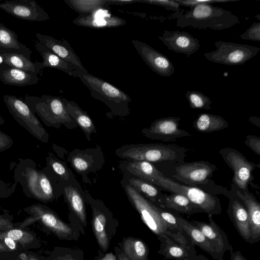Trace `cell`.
I'll use <instances>...</instances> for the list:
<instances>
[{"label":"cell","mask_w":260,"mask_h":260,"mask_svg":"<svg viewBox=\"0 0 260 260\" xmlns=\"http://www.w3.org/2000/svg\"><path fill=\"white\" fill-rule=\"evenodd\" d=\"M240 23L239 18L231 11L211 4H200L190 8L177 18L179 28L221 30Z\"/></svg>","instance_id":"obj_1"},{"label":"cell","mask_w":260,"mask_h":260,"mask_svg":"<svg viewBox=\"0 0 260 260\" xmlns=\"http://www.w3.org/2000/svg\"><path fill=\"white\" fill-rule=\"evenodd\" d=\"M188 148L174 144L153 143L125 145L116 150L121 158L149 162L174 161L181 164Z\"/></svg>","instance_id":"obj_2"},{"label":"cell","mask_w":260,"mask_h":260,"mask_svg":"<svg viewBox=\"0 0 260 260\" xmlns=\"http://www.w3.org/2000/svg\"><path fill=\"white\" fill-rule=\"evenodd\" d=\"M217 169L215 165L208 160L183 162L175 167L173 177L186 185L200 188L211 194H222L227 197L229 190L216 185L211 179Z\"/></svg>","instance_id":"obj_3"},{"label":"cell","mask_w":260,"mask_h":260,"mask_svg":"<svg viewBox=\"0 0 260 260\" xmlns=\"http://www.w3.org/2000/svg\"><path fill=\"white\" fill-rule=\"evenodd\" d=\"M77 77L88 88L91 95L106 104L113 113L117 114L128 113V105L132 100L126 93L108 82L90 74L87 71L80 72Z\"/></svg>","instance_id":"obj_4"},{"label":"cell","mask_w":260,"mask_h":260,"mask_svg":"<svg viewBox=\"0 0 260 260\" xmlns=\"http://www.w3.org/2000/svg\"><path fill=\"white\" fill-rule=\"evenodd\" d=\"M151 184L157 185L165 190L184 196L207 215H218L222 212L220 199L216 196L197 187L179 184L164 176L159 170Z\"/></svg>","instance_id":"obj_5"},{"label":"cell","mask_w":260,"mask_h":260,"mask_svg":"<svg viewBox=\"0 0 260 260\" xmlns=\"http://www.w3.org/2000/svg\"><path fill=\"white\" fill-rule=\"evenodd\" d=\"M23 100L47 126L58 127L61 124H71L74 122L66 111L62 97L48 94L39 97L26 94Z\"/></svg>","instance_id":"obj_6"},{"label":"cell","mask_w":260,"mask_h":260,"mask_svg":"<svg viewBox=\"0 0 260 260\" xmlns=\"http://www.w3.org/2000/svg\"><path fill=\"white\" fill-rule=\"evenodd\" d=\"M3 100L9 113L21 126L41 142H48V133L24 100L8 94L3 95Z\"/></svg>","instance_id":"obj_7"},{"label":"cell","mask_w":260,"mask_h":260,"mask_svg":"<svg viewBox=\"0 0 260 260\" xmlns=\"http://www.w3.org/2000/svg\"><path fill=\"white\" fill-rule=\"evenodd\" d=\"M214 45L216 50L206 52L204 56L211 62L226 66L242 64L260 51L257 47L223 41H216Z\"/></svg>","instance_id":"obj_8"},{"label":"cell","mask_w":260,"mask_h":260,"mask_svg":"<svg viewBox=\"0 0 260 260\" xmlns=\"http://www.w3.org/2000/svg\"><path fill=\"white\" fill-rule=\"evenodd\" d=\"M218 153L233 171L232 184L242 191L249 190L248 186L254 179L252 172L256 167L260 168V164L249 161L241 152L232 147L222 148Z\"/></svg>","instance_id":"obj_9"},{"label":"cell","mask_w":260,"mask_h":260,"mask_svg":"<svg viewBox=\"0 0 260 260\" xmlns=\"http://www.w3.org/2000/svg\"><path fill=\"white\" fill-rule=\"evenodd\" d=\"M126 193L133 206L138 211L142 220L157 237L167 235L170 238L168 227L160 217L158 207L145 199L130 185L125 188Z\"/></svg>","instance_id":"obj_10"},{"label":"cell","mask_w":260,"mask_h":260,"mask_svg":"<svg viewBox=\"0 0 260 260\" xmlns=\"http://www.w3.org/2000/svg\"><path fill=\"white\" fill-rule=\"evenodd\" d=\"M29 216L22 222L15 224L18 228L23 229L36 221H39L56 236L67 237L72 233L70 226L62 222L57 216L47 206L40 204H32L24 209Z\"/></svg>","instance_id":"obj_11"},{"label":"cell","mask_w":260,"mask_h":260,"mask_svg":"<svg viewBox=\"0 0 260 260\" xmlns=\"http://www.w3.org/2000/svg\"><path fill=\"white\" fill-rule=\"evenodd\" d=\"M17 164L13 162V178L20 183L25 197L42 202L40 190V170L35 161L30 158H18Z\"/></svg>","instance_id":"obj_12"},{"label":"cell","mask_w":260,"mask_h":260,"mask_svg":"<svg viewBox=\"0 0 260 260\" xmlns=\"http://www.w3.org/2000/svg\"><path fill=\"white\" fill-rule=\"evenodd\" d=\"M180 120L179 117H161L154 120L149 128L143 129L142 132L148 138L165 142L191 136L190 133L179 127Z\"/></svg>","instance_id":"obj_13"},{"label":"cell","mask_w":260,"mask_h":260,"mask_svg":"<svg viewBox=\"0 0 260 260\" xmlns=\"http://www.w3.org/2000/svg\"><path fill=\"white\" fill-rule=\"evenodd\" d=\"M132 44L145 63L155 73L169 77L175 72V67L169 58L147 44L133 40Z\"/></svg>","instance_id":"obj_14"},{"label":"cell","mask_w":260,"mask_h":260,"mask_svg":"<svg viewBox=\"0 0 260 260\" xmlns=\"http://www.w3.org/2000/svg\"><path fill=\"white\" fill-rule=\"evenodd\" d=\"M0 8L24 20L44 21L50 18L48 13L34 0L6 1L0 3Z\"/></svg>","instance_id":"obj_15"},{"label":"cell","mask_w":260,"mask_h":260,"mask_svg":"<svg viewBox=\"0 0 260 260\" xmlns=\"http://www.w3.org/2000/svg\"><path fill=\"white\" fill-rule=\"evenodd\" d=\"M226 198L229 200L226 210L228 215L240 236L245 242L251 244L248 214L244 204L232 186Z\"/></svg>","instance_id":"obj_16"},{"label":"cell","mask_w":260,"mask_h":260,"mask_svg":"<svg viewBox=\"0 0 260 260\" xmlns=\"http://www.w3.org/2000/svg\"><path fill=\"white\" fill-rule=\"evenodd\" d=\"M158 38L171 51L184 54L187 57L200 48L199 40L186 31L165 30Z\"/></svg>","instance_id":"obj_17"},{"label":"cell","mask_w":260,"mask_h":260,"mask_svg":"<svg viewBox=\"0 0 260 260\" xmlns=\"http://www.w3.org/2000/svg\"><path fill=\"white\" fill-rule=\"evenodd\" d=\"M208 223L195 220H191L190 222L201 230L220 256L223 258L226 251L233 250V246L230 244L226 233L214 221L212 216L208 215Z\"/></svg>","instance_id":"obj_18"},{"label":"cell","mask_w":260,"mask_h":260,"mask_svg":"<svg viewBox=\"0 0 260 260\" xmlns=\"http://www.w3.org/2000/svg\"><path fill=\"white\" fill-rule=\"evenodd\" d=\"M36 36L40 43L71 64L75 69L78 71H87L78 56L66 39H62L59 40L53 37L39 32L36 34Z\"/></svg>","instance_id":"obj_19"},{"label":"cell","mask_w":260,"mask_h":260,"mask_svg":"<svg viewBox=\"0 0 260 260\" xmlns=\"http://www.w3.org/2000/svg\"><path fill=\"white\" fill-rule=\"evenodd\" d=\"M76 25L91 28H108L125 25V20L108 12L106 9H100L88 15H79L72 21Z\"/></svg>","instance_id":"obj_20"},{"label":"cell","mask_w":260,"mask_h":260,"mask_svg":"<svg viewBox=\"0 0 260 260\" xmlns=\"http://www.w3.org/2000/svg\"><path fill=\"white\" fill-rule=\"evenodd\" d=\"M231 186L246 209L251 232V244L257 243L260 240V203L249 190L242 191L233 184Z\"/></svg>","instance_id":"obj_21"},{"label":"cell","mask_w":260,"mask_h":260,"mask_svg":"<svg viewBox=\"0 0 260 260\" xmlns=\"http://www.w3.org/2000/svg\"><path fill=\"white\" fill-rule=\"evenodd\" d=\"M178 224L189 237L193 245L199 246L214 260H223L201 230L181 215L176 213Z\"/></svg>","instance_id":"obj_22"},{"label":"cell","mask_w":260,"mask_h":260,"mask_svg":"<svg viewBox=\"0 0 260 260\" xmlns=\"http://www.w3.org/2000/svg\"><path fill=\"white\" fill-rule=\"evenodd\" d=\"M0 80L3 83L16 86H25L38 83V75L6 64L0 65Z\"/></svg>","instance_id":"obj_23"},{"label":"cell","mask_w":260,"mask_h":260,"mask_svg":"<svg viewBox=\"0 0 260 260\" xmlns=\"http://www.w3.org/2000/svg\"><path fill=\"white\" fill-rule=\"evenodd\" d=\"M34 45L43 59V61L40 62L42 70L45 68H51L64 72L74 77H77L79 72L82 71L75 69L38 41H36Z\"/></svg>","instance_id":"obj_24"},{"label":"cell","mask_w":260,"mask_h":260,"mask_svg":"<svg viewBox=\"0 0 260 260\" xmlns=\"http://www.w3.org/2000/svg\"><path fill=\"white\" fill-rule=\"evenodd\" d=\"M0 54L3 57V63L37 75L42 70L40 62H33L22 53L13 49L0 48Z\"/></svg>","instance_id":"obj_25"},{"label":"cell","mask_w":260,"mask_h":260,"mask_svg":"<svg viewBox=\"0 0 260 260\" xmlns=\"http://www.w3.org/2000/svg\"><path fill=\"white\" fill-rule=\"evenodd\" d=\"M158 208L188 215L202 212L186 197L173 192L170 194L163 193Z\"/></svg>","instance_id":"obj_26"},{"label":"cell","mask_w":260,"mask_h":260,"mask_svg":"<svg viewBox=\"0 0 260 260\" xmlns=\"http://www.w3.org/2000/svg\"><path fill=\"white\" fill-rule=\"evenodd\" d=\"M160 241L158 253L165 257V259H190L195 256L188 250L167 235L158 236Z\"/></svg>","instance_id":"obj_27"},{"label":"cell","mask_w":260,"mask_h":260,"mask_svg":"<svg viewBox=\"0 0 260 260\" xmlns=\"http://www.w3.org/2000/svg\"><path fill=\"white\" fill-rule=\"evenodd\" d=\"M228 122L222 116L210 113H201L193 122L192 126L199 132L210 133L229 127Z\"/></svg>","instance_id":"obj_28"},{"label":"cell","mask_w":260,"mask_h":260,"mask_svg":"<svg viewBox=\"0 0 260 260\" xmlns=\"http://www.w3.org/2000/svg\"><path fill=\"white\" fill-rule=\"evenodd\" d=\"M62 100L68 113L79 125L86 136H89L91 133H95L93 123L86 112L74 101H69L64 98H62Z\"/></svg>","instance_id":"obj_29"},{"label":"cell","mask_w":260,"mask_h":260,"mask_svg":"<svg viewBox=\"0 0 260 260\" xmlns=\"http://www.w3.org/2000/svg\"><path fill=\"white\" fill-rule=\"evenodd\" d=\"M0 48L13 49L30 58V49L18 40V36L13 30L0 22Z\"/></svg>","instance_id":"obj_30"},{"label":"cell","mask_w":260,"mask_h":260,"mask_svg":"<svg viewBox=\"0 0 260 260\" xmlns=\"http://www.w3.org/2000/svg\"><path fill=\"white\" fill-rule=\"evenodd\" d=\"M71 9L79 15H88L100 9H107L109 0H64Z\"/></svg>","instance_id":"obj_31"},{"label":"cell","mask_w":260,"mask_h":260,"mask_svg":"<svg viewBox=\"0 0 260 260\" xmlns=\"http://www.w3.org/2000/svg\"><path fill=\"white\" fill-rule=\"evenodd\" d=\"M0 234L11 238L24 249L35 248L37 246V239L35 236L31 232L25 231L23 229L13 228L0 232Z\"/></svg>","instance_id":"obj_32"},{"label":"cell","mask_w":260,"mask_h":260,"mask_svg":"<svg viewBox=\"0 0 260 260\" xmlns=\"http://www.w3.org/2000/svg\"><path fill=\"white\" fill-rule=\"evenodd\" d=\"M129 182L130 185L137 191L144 194L149 198L151 203H154L156 206L159 207L163 196V193L160 189L156 187L153 184L140 178H132Z\"/></svg>","instance_id":"obj_33"},{"label":"cell","mask_w":260,"mask_h":260,"mask_svg":"<svg viewBox=\"0 0 260 260\" xmlns=\"http://www.w3.org/2000/svg\"><path fill=\"white\" fill-rule=\"evenodd\" d=\"M68 201L73 211L83 224H86V214L83 199L79 191L71 186L64 188Z\"/></svg>","instance_id":"obj_34"},{"label":"cell","mask_w":260,"mask_h":260,"mask_svg":"<svg viewBox=\"0 0 260 260\" xmlns=\"http://www.w3.org/2000/svg\"><path fill=\"white\" fill-rule=\"evenodd\" d=\"M106 218L102 212L94 210L93 216V229L98 242L101 248L105 251L109 246V240L105 230Z\"/></svg>","instance_id":"obj_35"},{"label":"cell","mask_w":260,"mask_h":260,"mask_svg":"<svg viewBox=\"0 0 260 260\" xmlns=\"http://www.w3.org/2000/svg\"><path fill=\"white\" fill-rule=\"evenodd\" d=\"M125 254L133 260H147L148 249L141 240L128 239L124 243Z\"/></svg>","instance_id":"obj_36"},{"label":"cell","mask_w":260,"mask_h":260,"mask_svg":"<svg viewBox=\"0 0 260 260\" xmlns=\"http://www.w3.org/2000/svg\"><path fill=\"white\" fill-rule=\"evenodd\" d=\"M185 96L188 102L189 107L193 109L210 110L212 102L210 99L201 92L187 91Z\"/></svg>","instance_id":"obj_37"},{"label":"cell","mask_w":260,"mask_h":260,"mask_svg":"<svg viewBox=\"0 0 260 260\" xmlns=\"http://www.w3.org/2000/svg\"><path fill=\"white\" fill-rule=\"evenodd\" d=\"M40 190L42 202H48L53 200V188L46 168L40 170Z\"/></svg>","instance_id":"obj_38"},{"label":"cell","mask_w":260,"mask_h":260,"mask_svg":"<svg viewBox=\"0 0 260 260\" xmlns=\"http://www.w3.org/2000/svg\"><path fill=\"white\" fill-rule=\"evenodd\" d=\"M47 165L53 171L64 180H68L69 173L64 165L61 163L51 153H48V156L46 158Z\"/></svg>","instance_id":"obj_39"},{"label":"cell","mask_w":260,"mask_h":260,"mask_svg":"<svg viewBox=\"0 0 260 260\" xmlns=\"http://www.w3.org/2000/svg\"><path fill=\"white\" fill-rule=\"evenodd\" d=\"M137 3L161 6L167 10L173 11L176 13H180L181 10L180 6L174 0H137Z\"/></svg>","instance_id":"obj_40"},{"label":"cell","mask_w":260,"mask_h":260,"mask_svg":"<svg viewBox=\"0 0 260 260\" xmlns=\"http://www.w3.org/2000/svg\"><path fill=\"white\" fill-rule=\"evenodd\" d=\"M245 40L260 41V22H253L246 31L239 36Z\"/></svg>","instance_id":"obj_41"},{"label":"cell","mask_w":260,"mask_h":260,"mask_svg":"<svg viewBox=\"0 0 260 260\" xmlns=\"http://www.w3.org/2000/svg\"><path fill=\"white\" fill-rule=\"evenodd\" d=\"M17 183H7L0 178V199L11 197L15 191Z\"/></svg>","instance_id":"obj_42"},{"label":"cell","mask_w":260,"mask_h":260,"mask_svg":"<svg viewBox=\"0 0 260 260\" xmlns=\"http://www.w3.org/2000/svg\"><path fill=\"white\" fill-rule=\"evenodd\" d=\"M176 3H178L180 6L192 7L196 5L200 4H212L215 3H227L231 2H235L237 0H207V1H199V0H174Z\"/></svg>","instance_id":"obj_43"},{"label":"cell","mask_w":260,"mask_h":260,"mask_svg":"<svg viewBox=\"0 0 260 260\" xmlns=\"http://www.w3.org/2000/svg\"><path fill=\"white\" fill-rule=\"evenodd\" d=\"M244 142L255 153L260 156V137L248 135Z\"/></svg>","instance_id":"obj_44"},{"label":"cell","mask_w":260,"mask_h":260,"mask_svg":"<svg viewBox=\"0 0 260 260\" xmlns=\"http://www.w3.org/2000/svg\"><path fill=\"white\" fill-rule=\"evenodd\" d=\"M75 169L79 172H84L89 167V162L81 156H75L72 159Z\"/></svg>","instance_id":"obj_45"},{"label":"cell","mask_w":260,"mask_h":260,"mask_svg":"<svg viewBox=\"0 0 260 260\" xmlns=\"http://www.w3.org/2000/svg\"><path fill=\"white\" fill-rule=\"evenodd\" d=\"M0 241L2 242L10 250L15 252H20L22 249L16 241L11 238L0 234Z\"/></svg>","instance_id":"obj_46"},{"label":"cell","mask_w":260,"mask_h":260,"mask_svg":"<svg viewBox=\"0 0 260 260\" xmlns=\"http://www.w3.org/2000/svg\"><path fill=\"white\" fill-rule=\"evenodd\" d=\"M13 144V140L11 137L0 131V152L10 148Z\"/></svg>","instance_id":"obj_47"},{"label":"cell","mask_w":260,"mask_h":260,"mask_svg":"<svg viewBox=\"0 0 260 260\" xmlns=\"http://www.w3.org/2000/svg\"><path fill=\"white\" fill-rule=\"evenodd\" d=\"M11 216L8 214H0V232L5 231L14 228Z\"/></svg>","instance_id":"obj_48"},{"label":"cell","mask_w":260,"mask_h":260,"mask_svg":"<svg viewBox=\"0 0 260 260\" xmlns=\"http://www.w3.org/2000/svg\"><path fill=\"white\" fill-rule=\"evenodd\" d=\"M17 252L10 250L2 242L0 241V259L13 257Z\"/></svg>","instance_id":"obj_49"},{"label":"cell","mask_w":260,"mask_h":260,"mask_svg":"<svg viewBox=\"0 0 260 260\" xmlns=\"http://www.w3.org/2000/svg\"><path fill=\"white\" fill-rule=\"evenodd\" d=\"M231 254L230 260H247V259L242 254L240 251H230Z\"/></svg>","instance_id":"obj_50"},{"label":"cell","mask_w":260,"mask_h":260,"mask_svg":"<svg viewBox=\"0 0 260 260\" xmlns=\"http://www.w3.org/2000/svg\"><path fill=\"white\" fill-rule=\"evenodd\" d=\"M137 3V0H109V6L111 5H122Z\"/></svg>","instance_id":"obj_51"},{"label":"cell","mask_w":260,"mask_h":260,"mask_svg":"<svg viewBox=\"0 0 260 260\" xmlns=\"http://www.w3.org/2000/svg\"><path fill=\"white\" fill-rule=\"evenodd\" d=\"M18 258L20 260H39L34 255H27L25 253H20L18 255Z\"/></svg>","instance_id":"obj_52"},{"label":"cell","mask_w":260,"mask_h":260,"mask_svg":"<svg viewBox=\"0 0 260 260\" xmlns=\"http://www.w3.org/2000/svg\"><path fill=\"white\" fill-rule=\"evenodd\" d=\"M248 120L253 125L260 127V118L256 116H251L248 119Z\"/></svg>","instance_id":"obj_53"},{"label":"cell","mask_w":260,"mask_h":260,"mask_svg":"<svg viewBox=\"0 0 260 260\" xmlns=\"http://www.w3.org/2000/svg\"><path fill=\"white\" fill-rule=\"evenodd\" d=\"M104 260H116L115 256L112 253H108L103 258Z\"/></svg>","instance_id":"obj_54"},{"label":"cell","mask_w":260,"mask_h":260,"mask_svg":"<svg viewBox=\"0 0 260 260\" xmlns=\"http://www.w3.org/2000/svg\"><path fill=\"white\" fill-rule=\"evenodd\" d=\"M192 260H209L202 254L196 255L192 258Z\"/></svg>","instance_id":"obj_55"},{"label":"cell","mask_w":260,"mask_h":260,"mask_svg":"<svg viewBox=\"0 0 260 260\" xmlns=\"http://www.w3.org/2000/svg\"><path fill=\"white\" fill-rule=\"evenodd\" d=\"M5 120L2 117V116L0 115V125L4 124Z\"/></svg>","instance_id":"obj_56"},{"label":"cell","mask_w":260,"mask_h":260,"mask_svg":"<svg viewBox=\"0 0 260 260\" xmlns=\"http://www.w3.org/2000/svg\"><path fill=\"white\" fill-rule=\"evenodd\" d=\"M3 62H4L3 57L2 56V55L0 54V65L3 64Z\"/></svg>","instance_id":"obj_57"},{"label":"cell","mask_w":260,"mask_h":260,"mask_svg":"<svg viewBox=\"0 0 260 260\" xmlns=\"http://www.w3.org/2000/svg\"><path fill=\"white\" fill-rule=\"evenodd\" d=\"M260 16V14H258V15H256L255 17L257 18L258 20H260V16Z\"/></svg>","instance_id":"obj_58"},{"label":"cell","mask_w":260,"mask_h":260,"mask_svg":"<svg viewBox=\"0 0 260 260\" xmlns=\"http://www.w3.org/2000/svg\"><path fill=\"white\" fill-rule=\"evenodd\" d=\"M120 260H127V259L126 258H124H124H122V259H120Z\"/></svg>","instance_id":"obj_59"},{"label":"cell","mask_w":260,"mask_h":260,"mask_svg":"<svg viewBox=\"0 0 260 260\" xmlns=\"http://www.w3.org/2000/svg\"><path fill=\"white\" fill-rule=\"evenodd\" d=\"M181 260H192V258L190 259H181Z\"/></svg>","instance_id":"obj_60"},{"label":"cell","mask_w":260,"mask_h":260,"mask_svg":"<svg viewBox=\"0 0 260 260\" xmlns=\"http://www.w3.org/2000/svg\"><path fill=\"white\" fill-rule=\"evenodd\" d=\"M14 260H20V259H19V258H17V259H14Z\"/></svg>","instance_id":"obj_61"},{"label":"cell","mask_w":260,"mask_h":260,"mask_svg":"<svg viewBox=\"0 0 260 260\" xmlns=\"http://www.w3.org/2000/svg\"><path fill=\"white\" fill-rule=\"evenodd\" d=\"M101 260H104L103 259H101Z\"/></svg>","instance_id":"obj_62"},{"label":"cell","mask_w":260,"mask_h":260,"mask_svg":"<svg viewBox=\"0 0 260 260\" xmlns=\"http://www.w3.org/2000/svg\"><path fill=\"white\" fill-rule=\"evenodd\" d=\"M178 260H181V259H178Z\"/></svg>","instance_id":"obj_63"}]
</instances>
